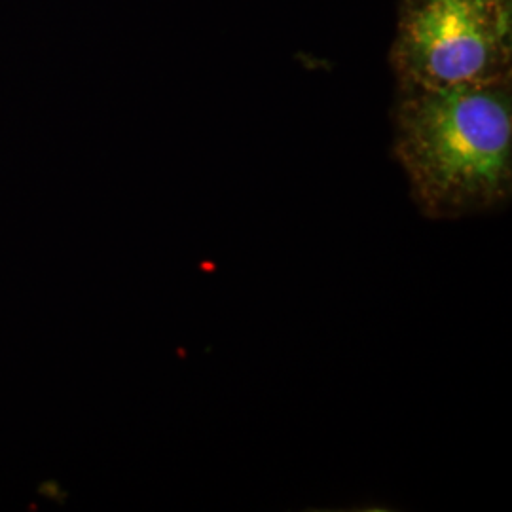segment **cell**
Wrapping results in <instances>:
<instances>
[{
    "label": "cell",
    "instance_id": "6da1fadb",
    "mask_svg": "<svg viewBox=\"0 0 512 512\" xmlns=\"http://www.w3.org/2000/svg\"><path fill=\"white\" fill-rule=\"evenodd\" d=\"M393 120L395 156L427 217L459 219L509 202L511 80L399 92Z\"/></svg>",
    "mask_w": 512,
    "mask_h": 512
},
{
    "label": "cell",
    "instance_id": "7a4b0ae2",
    "mask_svg": "<svg viewBox=\"0 0 512 512\" xmlns=\"http://www.w3.org/2000/svg\"><path fill=\"white\" fill-rule=\"evenodd\" d=\"M389 59L399 92L509 82L512 0H403Z\"/></svg>",
    "mask_w": 512,
    "mask_h": 512
}]
</instances>
